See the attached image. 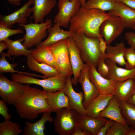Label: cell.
<instances>
[{
	"instance_id": "obj_13",
	"label": "cell",
	"mask_w": 135,
	"mask_h": 135,
	"mask_svg": "<svg viewBox=\"0 0 135 135\" xmlns=\"http://www.w3.org/2000/svg\"><path fill=\"white\" fill-rule=\"evenodd\" d=\"M67 41L70 62L74 76L73 78H71V81L72 84L76 86L80 73L86 64L84 63L78 49L72 37L67 38Z\"/></svg>"
},
{
	"instance_id": "obj_11",
	"label": "cell",
	"mask_w": 135,
	"mask_h": 135,
	"mask_svg": "<svg viewBox=\"0 0 135 135\" xmlns=\"http://www.w3.org/2000/svg\"><path fill=\"white\" fill-rule=\"evenodd\" d=\"M33 0H29L21 8L11 14L5 16L0 15V24L9 28L15 24H25L28 23L27 18L32 13L30 6L33 4Z\"/></svg>"
},
{
	"instance_id": "obj_30",
	"label": "cell",
	"mask_w": 135,
	"mask_h": 135,
	"mask_svg": "<svg viewBox=\"0 0 135 135\" xmlns=\"http://www.w3.org/2000/svg\"><path fill=\"white\" fill-rule=\"evenodd\" d=\"M120 102L122 114L126 124L135 129V106L128 102Z\"/></svg>"
},
{
	"instance_id": "obj_41",
	"label": "cell",
	"mask_w": 135,
	"mask_h": 135,
	"mask_svg": "<svg viewBox=\"0 0 135 135\" xmlns=\"http://www.w3.org/2000/svg\"><path fill=\"white\" fill-rule=\"evenodd\" d=\"M99 46L100 51L106 60L105 56L108 45L106 42L102 37L99 38Z\"/></svg>"
},
{
	"instance_id": "obj_5",
	"label": "cell",
	"mask_w": 135,
	"mask_h": 135,
	"mask_svg": "<svg viewBox=\"0 0 135 135\" xmlns=\"http://www.w3.org/2000/svg\"><path fill=\"white\" fill-rule=\"evenodd\" d=\"M54 120L56 132L60 135H73L78 125L81 115L76 110L69 107L56 112Z\"/></svg>"
},
{
	"instance_id": "obj_25",
	"label": "cell",
	"mask_w": 135,
	"mask_h": 135,
	"mask_svg": "<svg viewBox=\"0 0 135 135\" xmlns=\"http://www.w3.org/2000/svg\"><path fill=\"white\" fill-rule=\"evenodd\" d=\"M99 117L127 124L122 114L120 102L114 96L110 100L105 109L100 113Z\"/></svg>"
},
{
	"instance_id": "obj_24",
	"label": "cell",
	"mask_w": 135,
	"mask_h": 135,
	"mask_svg": "<svg viewBox=\"0 0 135 135\" xmlns=\"http://www.w3.org/2000/svg\"><path fill=\"white\" fill-rule=\"evenodd\" d=\"M46 100L54 112L69 107V99L63 89L54 92H47Z\"/></svg>"
},
{
	"instance_id": "obj_31",
	"label": "cell",
	"mask_w": 135,
	"mask_h": 135,
	"mask_svg": "<svg viewBox=\"0 0 135 135\" xmlns=\"http://www.w3.org/2000/svg\"><path fill=\"white\" fill-rule=\"evenodd\" d=\"M6 53L2 52L1 54L0 59V74L5 72L18 73L30 76H33L46 78L44 76H42L36 74L28 73L26 72L16 71L14 68L18 66L17 63L10 64L7 60Z\"/></svg>"
},
{
	"instance_id": "obj_39",
	"label": "cell",
	"mask_w": 135,
	"mask_h": 135,
	"mask_svg": "<svg viewBox=\"0 0 135 135\" xmlns=\"http://www.w3.org/2000/svg\"><path fill=\"white\" fill-rule=\"evenodd\" d=\"M114 122L110 119H107L105 124L100 129L97 135H106L107 132L112 125Z\"/></svg>"
},
{
	"instance_id": "obj_3",
	"label": "cell",
	"mask_w": 135,
	"mask_h": 135,
	"mask_svg": "<svg viewBox=\"0 0 135 135\" xmlns=\"http://www.w3.org/2000/svg\"><path fill=\"white\" fill-rule=\"evenodd\" d=\"M72 38L86 64L96 68L100 61L105 59L100 49L99 38H89L80 33H75Z\"/></svg>"
},
{
	"instance_id": "obj_10",
	"label": "cell",
	"mask_w": 135,
	"mask_h": 135,
	"mask_svg": "<svg viewBox=\"0 0 135 135\" xmlns=\"http://www.w3.org/2000/svg\"><path fill=\"white\" fill-rule=\"evenodd\" d=\"M58 6L59 12L53 22L59 23L61 26L68 28L71 19L81 7V3L78 0H59Z\"/></svg>"
},
{
	"instance_id": "obj_29",
	"label": "cell",
	"mask_w": 135,
	"mask_h": 135,
	"mask_svg": "<svg viewBox=\"0 0 135 135\" xmlns=\"http://www.w3.org/2000/svg\"><path fill=\"white\" fill-rule=\"evenodd\" d=\"M24 40L23 38L16 40H11L8 38L4 41L7 44L8 50L6 53V57L20 56H27L31 54L33 49H27L22 42Z\"/></svg>"
},
{
	"instance_id": "obj_32",
	"label": "cell",
	"mask_w": 135,
	"mask_h": 135,
	"mask_svg": "<svg viewBox=\"0 0 135 135\" xmlns=\"http://www.w3.org/2000/svg\"><path fill=\"white\" fill-rule=\"evenodd\" d=\"M116 3L114 0H88L86 3V8L110 11L114 8Z\"/></svg>"
},
{
	"instance_id": "obj_8",
	"label": "cell",
	"mask_w": 135,
	"mask_h": 135,
	"mask_svg": "<svg viewBox=\"0 0 135 135\" xmlns=\"http://www.w3.org/2000/svg\"><path fill=\"white\" fill-rule=\"evenodd\" d=\"M126 28L124 22L120 17L110 14V16L101 24L100 32L107 45L110 46Z\"/></svg>"
},
{
	"instance_id": "obj_15",
	"label": "cell",
	"mask_w": 135,
	"mask_h": 135,
	"mask_svg": "<svg viewBox=\"0 0 135 135\" xmlns=\"http://www.w3.org/2000/svg\"><path fill=\"white\" fill-rule=\"evenodd\" d=\"M71 78V77H68L66 84L63 89L65 94L69 99V108L76 110L81 115L86 116V110L83 104L84 98V93L82 92L78 93L74 91Z\"/></svg>"
},
{
	"instance_id": "obj_18",
	"label": "cell",
	"mask_w": 135,
	"mask_h": 135,
	"mask_svg": "<svg viewBox=\"0 0 135 135\" xmlns=\"http://www.w3.org/2000/svg\"><path fill=\"white\" fill-rule=\"evenodd\" d=\"M110 12L120 17L126 28H132L135 25V10L122 3L116 2L114 8Z\"/></svg>"
},
{
	"instance_id": "obj_37",
	"label": "cell",
	"mask_w": 135,
	"mask_h": 135,
	"mask_svg": "<svg viewBox=\"0 0 135 135\" xmlns=\"http://www.w3.org/2000/svg\"><path fill=\"white\" fill-rule=\"evenodd\" d=\"M97 68L98 73L104 77L108 79L109 70L106 60L104 59H102L98 63Z\"/></svg>"
},
{
	"instance_id": "obj_26",
	"label": "cell",
	"mask_w": 135,
	"mask_h": 135,
	"mask_svg": "<svg viewBox=\"0 0 135 135\" xmlns=\"http://www.w3.org/2000/svg\"><path fill=\"white\" fill-rule=\"evenodd\" d=\"M31 55L38 62L49 65L59 70L54 56L48 46H39L35 49H33Z\"/></svg>"
},
{
	"instance_id": "obj_9",
	"label": "cell",
	"mask_w": 135,
	"mask_h": 135,
	"mask_svg": "<svg viewBox=\"0 0 135 135\" xmlns=\"http://www.w3.org/2000/svg\"><path fill=\"white\" fill-rule=\"evenodd\" d=\"M23 84L11 81L0 74V96L2 100L8 104L14 105L23 93L24 86Z\"/></svg>"
},
{
	"instance_id": "obj_38",
	"label": "cell",
	"mask_w": 135,
	"mask_h": 135,
	"mask_svg": "<svg viewBox=\"0 0 135 135\" xmlns=\"http://www.w3.org/2000/svg\"><path fill=\"white\" fill-rule=\"evenodd\" d=\"M6 104L3 100H0V114L5 120H10L12 117L8 113L9 110Z\"/></svg>"
},
{
	"instance_id": "obj_40",
	"label": "cell",
	"mask_w": 135,
	"mask_h": 135,
	"mask_svg": "<svg viewBox=\"0 0 135 135\" xmlns=\"http://www.w3.org/2000/svg\"><path fill=\"white\" fill-rule=\"evenodd\" d=\"M125 38L130 47L135 50V33L129 32L126 33Z\"/></svg>"
},
{
	"instance_id": "obj_19",
	"label": "cell",
	"mask_w": 135,
	"mask_h": 135,
	"mask_svg": "<svg viewBox=\"0 0 135 135\" xmlns=\"http://www.w3.org/2000/svg\"><path fill=\"white\" fill-rule=\"evenodd\" d=\"M107 119L94 118L87 116L81 115L78 126L90 135H97L100 129L106 123Z\"/></svg>"
},
{
	"instance_id": "obj_23",
	"label": "cell",
	"mask_w": 135,
	"mask_h": 135,
	"mask_svg": "<svg viewBox=\"0 0 135 135\" xmlns=\"http://www.w3.org/2000/svg\"><path fill=\"white\" fill-rule=\"evenodd\" d=\"M59 23L55 24L53 26H51L47 29L48 37L42 42L40 46H49L60 41L72 37L75 33L70 30L64 31L60 28Z\"/></svg>"
},
{
	"instance_id": "obj_7",
	"label": "cell",
	"mask_w": 135,
	"mask_h": 135,
	"mask_svg": "<svg viewBox=\"0 0 135 135\" xmlns=\"http://www.w3.org/2000/svg\"><path fill=\"white\" fill-rule=\"evenodd\" d=\"M67 39L48 46L52 52L60 73L67 77L73 75L69 58Z\"/></svg>"
},
{
	"instance_id": "obj_43",
	"label": "cell",
	"mask_w": 135,
	"mask_h": 135,
	"mask_svg": "<svg viewBox=\"0 0 135 135\" xmlns=\"http://www.w3.org/2000/svg\"><path fill=\"white\" fill-rule=\"evenodd\" d=\"M73 135H90V134L83 131L78 126L76 129Z\"/></svg>"
},
{
	"instance_id": "obj_33",
	"label": "cell",
	"mask_w": 135,
	"mask_h": 135,
	"mask_svg": "<svg viewBox=\"0 0 135 135\" xmlns=\"http://www.w3.org/2000/svg\"><path fill=\"white\" fill-rule=\"evenodd\" d=\"M18 124L5 120L0 124V135H18L22 131Z\"/></svg>"
},
{
	"instance_id": "obj_6",
	"label": "cell",
	"mask_w": 135,
	"mask_h": 135,
	"mask_svg": "<svg viewBox=\"0 0 135 135\" xmlns=\"http://www.w3.org/2000/svg\"><path fill=\"white\" fill-rule=\"evenodd\" d=\"M52 24L51 19H47L45 22L42 23H31L19 25L23 27L26 31V33L23 37L24 46L28 50L34 46L36 48L40 46L42 42V40L46 37L47 29L52 26Z\"/></svg>"
},
{
	"instance_id": "obj_44",
	"label": "cell",
	"mask_w": 135,
	"mask_h": 135,
	"mask_svg": "<svg viewBox=\"0 0 135 135\" xmlns=\"http://www.w3.org/2000/svg\"><path fill=\"white\" fill-rule=\"evenodd\" d=\"M8 48L7 44L4 40L0 41V54L4 50Z\"/></svg>"
},
{
	"instance_id": "obj_35",
	"label": "cell",
	"mask_w": 135,
	"mask_h": 135,
	"mask_svg": "<svg viewBox=\"0 0 135 135\" xmlns=\"http://www.w3.org/2000/svg\"><path fill=\"white\" fill-rule=\"evenodd\" d=\"M126 62V68L132 70L135 68V50L132 47L126 48L124 55Z\"/></svg>"
},
{
	"instance_id": "obj_36",
	"label": "cell",
	"mask_w": 135,
	"mask_h": 135,
	"mask_svg": "<svg viewBox=\"0 0 135 135\" xmlns=\"http://www.w3.org/2000/svg\"><path fill=\"white\" fill-rule=\"evenodd\" d=\"M22 29L12 30L2 24H0V41L4 40L9 36L24 33Z\"/></svg>"
},
{
	"instance_id": "obj_20",
	"label": "cell",
	"mask_w": 135,
	"mask_h": 135,
	"mask_svg": "<svg viewBox=\"0 0 135 135\" xmlns=\"http://www.w3.org/2000/svg\"><path fill=\"white\" fill-rule=\"evenodd\" d=\"M114 96V95L100 94L89 103L86 108V116L94 118L99 117L100 113L105 109Z\"/></svg>"
},
{
	"instance_id": "obj_45",
	"label": "cell",
	"mask_w": 135,
	"mask_h": 135,
	"mask_svg": "<svg viewBox=\"0 0 135 135\" xmlns=\"http://www.w3.org/2000/svg\"><path fill=\"white\" fill-rule=\"evenodd\" d=\"M10 4L14 5H18L20 4L21 0H7Z\"/></svg>"
},
{
	"instance_id": "obj_16",
	"label": "cell",
	"mask_w": 135,
	"mask_h": 135,
	"mask_svg": "<svg viewBox=\"0 0 135 135\" xmlns=\"http://www.w3.org/2000/svg\"><path fill=\"white\" fill-rule=\"evenodd\" d=\"M56 4V0H33V6L31 8L32 15L30 19L34 23L44 22L45 16L48 14Z\"/></svg>"
},
{
	"instance_id": "obj_27",
	"label": "cell",
	"mask_w": 135,
	"mask_h": 135,
	"mask_svg": "<svg viewBox=\"0 0 135 135\" xmlns=\"http://www.w3.org/2000/svg\"><path fill=\"white\" fill-rule=\"evenodd\" d=\"M26 57V62L28 68L31 70L41 73L46 78H50L60 74L56 68L46 64L38 62L31 54Z\"/></svg>"
},
{
	"instance_id": "obj_48",
	"label": "cell",
	"mask_w": 135,
	"mask_h": 135,
	"mask_svg": "<svg viewBox=\"0 0 135 135\" xmlns=\"http://www.w3.org/2000/svg\"><path fill=\"white\" fill-rule=\"evenodd\" d=\"M74 0H70V1H72ZM81 3V6L86 8V5L87 0H78Z\"/></svg>"
},
{
	"instance_id": "obj_1",
	"label": "cell",
	"mask_w": 135,
	"mask_h": 135,
	"mask_svg": "<svg viewBox=\"0 0 135 135\" xmlns=\"http://www.w3.org/2000/svg\"><path fill=\"white\" fill-rule=\"evenodd\" d=\"M47 92L44 90L32 87L30 84H25L23 94L14 104L20 117L33 121L40 114L53 112L46 100Z\"/></svg>"
},
{
	"instance_id": "obj_46",
	"label": "cell",
	"mask_w": 135,
	"mask_h": 135,
	"mask_svg": "<svg viewBox=\"0 0 135 135\" xmlns=\"http://www.w3.org/2000/svg\"><path fill=\"white\" fill-rule=\"evenodd\" d=\"M127 135H135V129L130 126Z\"/></svg>"
},
{
	"instance_id": "obj_17",
	"label": "cell",
	"mask_w": 135,
	"mask_h": 135,
	"mask_svg": "<svg viewBox=\"0 0 135 135\" xmlns=\"http://www.w3.org/2000/svg\"><path fill=\"white\" fill-rule=\"evenodd\" d=\"M135 93V79L115 82L114 97L119 102H128Z\"/></svg>"
},
{
	"instance_id": "obj_28",
	"label": "cell",
	"mask_w": 135,
	"mask_h": 135,
	"mask_svg": "<svg viewBox=\"0 0 135 135\" xmlns=\"http://www.w3.org/2000/svg\"><path fill=\"white\" fill-rule=\"evenodd\" d=\"M126 48L122 42L117 43L114 46H107L105 56L106 60L109 59L120 66L126 64L124 55Z\"/></svg>"
},
{
	"instance_id": "obj_4",
	"label": "cell",
	"mask_w": 135,
	"mask_h": 135,
	"mask_svg": "<svg viewBox=\"0 0 135 135\" xmlns=\"http://www.w3.org/2000/svg\"><path fill=\"white\" fill-rule=\"evenodd\" d=\"M68 77L61 74L44 79H39L33 76L18 73H14L12 80L23 84H35L41 86L47 92H54L63 90L66 83Z\"/></svg>"
},
{
	"instance_id": "obj_47",
	"label": "cell",
	"mask_w": 135,
	"mask_h": 135,
	"mask_svg": "<svg viewBox=\"0 0 135 135\" xmlns=\"http://www.w3.org/2000/svg\"><path fill=\"white\" fill-rule=\"evenodd\" d=\"M128 102L135 106V93Z\"/></svg>"
},
{
	"instance_id": "obj_2",
	"label": "cell",
	"mask_w": 135,
	"mask_h": 135,
	"mask_svg": "<svg viewBox=\"0 0 135 135\" xmlns=\"http://www.w3.org/2000/svg\"><path fill=\"white\" fill-rule=\"evenodd\" d=\"M110 15V12L107 13L96 9H88L81 6L71 19L69 30L74 33H82L89 38H99L102 37L100 32V26Z\"/></svg>"
},
{
	"instance_id": "obj_21",
	"label": "cell",
	"mask_w": 135,
	"mask_h": 135,
	"mask_svg": "<svg viewBox=\"0 0 135 135\" xmlns=\"http://www.w3.org/2000/svg\"><path fill=\"white\" fill-rule=\"evenodd\" d=\"M109 70L108 79L115 82H122L130 78L135 79V68L128 70L118 67L114 62L109 59L106 60Z\"/></svg>"
},
{
	"instance_id": "obj_42",
	"label": "cell",
	"mask_w": 135,
	"mask_h": 135,
	"mask_svg": "<svg viewBox=\"0 0 135 135\" xmlns=\"http://www.w3.org/2000/svg\"><path fill=\"white\" fill-rule=\"evenodd\" d=\"M116 2L122 3L135 10V0H114Z\"/></svg>"
},
{
	"instance_id": "obj_49",
	"label": "cell",
	"mask_w": 135,
	"mask_h": 135,
	"mask_svg": "<svg viewBox=\"0 0 135 135\" xmlns=\"http://www.w3.org/2000/svg\"><path fill=\"white\" fill-rule=\"evenodd\" d=\"M134 30H135V25L132 28Z\"/></svg>"
},
{
	"instance_id": "obj_12",
	"label": "cell",
	"mask_w": 135,
	"mask_h": 135,
	"mask_svg": "<svg viewBox=\"0 0 135 135\" xmlns=\"http://www.w3.org/2000/svg\"><path fill=\"white\" fill-rule=\"evenodd\" d=\"M89 66L87 64L81 70L78 82L83 91L84 98L83 106L86 109L89 103L100 94L98 90L90 80L89 76Z\"/></svg>"
},
{
	"instance_id": "obj_34",
	"label": "cell",
	"mask_w": 135,
	"mask_h": 135,
	"mask_svg": "<svg viewBox=\"0 0 135 135\" xmlns=\"http://www.w3.org/2000/svg\"><path fill=\"white\" fill-rule=\"evenodd\" d=\"M130 127L127 124L114 121L106 135H127Z\"/></svg>"
},
{
	"instance_id": "obj_14",
	"label": "cell",
	"mask_w": 135,
	"mask_h": 135,
	"mask_svg": "<svg viewBox=\"0 0 135 135\" xmlns=\"http://www.w3.org/2000/svg\"><path fill=\"white\" fill-rule=\"evenodd\" d=\"M88 72L90 80L95 86L100 94L114 95V81L102 76L93 66H89Z\"/></svg>"
},
{
	"instance_id": "obj_22",
	"label": "cell",
	"mask_w": 135,
	"mask_h": 135,
	"mask_svg": "<svg viewBox=\"0 0 135 135\" xmlns=\"http://www.w3.org/2000/svg\"><path fill=\"white\" fill-rule=\"evenodd\" d=\"M52 112H48L42 113V116L38 121L34 123L26 122V126L23 130L22 135H44L45 125L48 122H52L54 119L51 116Z\"/></svg>"
}]
</instances>
